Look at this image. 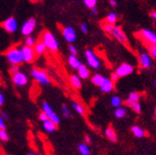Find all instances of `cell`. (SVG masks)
<instances>
[{"label":"cell","mask_w":156,"mask_h":155,"mask_svg":"<svg viewBox=\"0 0 156 155\" xmlns=\"http://www.w3.org/2000/svg\"><path fill=\"white\" fill-rule=\"evenodd\" d=\"M42 41L46 45V48L51 51H57L59 49V43L51 32H45L42 36Z\"/></svg>","instance_id":"6da1fadb"},{"label":"cell","mask_w":156,"mask_h":155,"mask_svg":"<svg viewBox=\"0 0 156 155\" xmlns=\"http://www.w3.org/2000/svg\"><path fill=\"white\" fill-rule=\"evenodd\" d=\"M6 58L12 65L19 66L23 62L21 50L18 48H15V47L11 48L6 52Z\"/></svg>","instance_id":"7a4b0ae2"},{"label":"cell","mask_w":156,"mask_h":155,"mask_svg":"<svg viewBox=\"0 0 156 155\" xmlns=\"http://www.w3.org/2000/svg\"><path fill=\"white\" fill-rule=\"evenodd\" d=\"M30 74H32L33 78L40 85H43V86H49V85L51 84V79H50L48 73L44 71H42V69H33Z\"/></svg>","instance_id":"3957f363"},{"label":"cell","mask_w":156,"mask_h":155,"mask_svg":"<svg viewBox=\"0 0 156 155\" xmlns=\"http://www.w3.org/2000/svg\"><path fill=\"white\" fill-rule=\"evenodd\" d=\"M85 57H86V60H87L88 65L91 69H98L100 68L101 62H100V60L97 57L96 54L93 52V51H91V50H86V51H85Z\"/></svg>","instance_id":"277c9868"},{"label":"cell","mask_w":156,"mask_h":155,"mask_svg":"<svg viewBox=\"0 0 156 155\" xmlns=\"http://www.w3.org/2000/svg\"><path fill=\"white\" fill-rule=\"evenodd\" d=\"M42 111L44 113H46V115L48 116V118L51 121H52L56 126L60 124V117H59L56 112H54V111L52 110V107L50 106V104L48 102H43L42 103Z\"/></svg>","instance_id":"5b68a950"},{"label":"cell","mask_w":156,"mask_h":155,"mask_svg":"<svg viewBox=\"0 0 156 155\" xmlns=\"http://www.w3.org/2000/svg\"><path fill=\"white\" fill-rule=\"evenodd\" d=\"M110 35H112L113 38H115L117 41L120 42L121 44H123L125 46L128 44V37H127L126 33H125L124 30L118 26H115V25L113 26Z\"/></svg>","instance_id":"8992f818"},{"label":"cell","mask_w":156,"mask_h":155,"mask_svg":"<svg viewBox=\"0 0 156 155\" xmlns=\"http://www.w3.org/2000/svg\"><path fill=\"white\" fill-rule=\"evenodd\" d=\"M20 50H21V53H22L23 62H26V63H32V62L34 61L36 54L34 52V48L27 47V46H23Z\"/></svg>","instance_id":"52a82bcc"},{"label":"cell","mask_w":156,"mask_h":155,"mask_svg":"<svg viewBox=\"0 0 156 155\" xmlns=\"http://www.w3.org/2000/svg\"><path fill=\"white\" fill-rule=\"evenodd\" d=\"M35 27H36V20L34 18H30L21 27V33L25 36H30L34 33Z\"/></svg>","instance_id":"ba28073f"},{"label":"cell","mask_w":156,"mask_h":155,"mask_svg":"<svg viewBox=\"0 0 156 155\" xmlns=\"http://www.w3.org/2000/svg\"><path fill=\"white\" fill-rule=\"evenodd\" d=\"M29 78L25 72H15L14 74H12V82L15 86L18 87H24L28 84Z\"/></svg>","instance_id":"9c48e42d"},{"label":"cell","mask_w":156,"mask_h":155,"mask_svg":"<svg viewBox=\"0 0 156 155\" xmlns=\"http://www.w3.org/2000/svg\"><path fill=\"white\" fill-rule=\"evenodd\" d=\"M132 72H133V67L128 63H122L115 71V73L117 74V76H118L119 78L128 76L131 74Z\"/></svg>","instance_id":"30bf717a"},{"label":"cell","mask_w":156,"mask_h":155,"mask_svg":"<svg viewBox=\"0 0 156 155\" xmlns=\"http://www.w3.org/2000/svg\"><path fill=\"white\" fill-rule=\"evenodd\" d=\"M3 28L6 32L10 33H13L16 32L18 29V22L14 17H9L4 21Z\"/></svg>","instance_id":"8fae6325"},{"label":"cell","mask_w":156,"mask_h":155,"mask_svg":"<svg viewBox=\"0 0 156 155\" xmlns=\"http://www.w3.org/2000/svg\"><path fill=\"white\" fill-rule=\"evenodd\" d=\"M140 36H141L147 43H149L150 46L156 45V33L151 32V30H147V29L142 30L141 32H140Z\"/></svg>","instance_id":"7c38bea8"},{"label":"cell","mask_w":156,"mask_h":155,"mask_svg":"<svg viewBox=\"0 0 156 155\" xmlns=\"http://www.w3.org/2000/svg\"><path fill=\"white\" fill-rule=\"evenodd\" d=\"M62 33L65 40L69 44H73L76 40V33L73 27H65L62 30Z\"/></svg>","instance_id":"4fadbf2b"},{"label":"cell","mask_w":156,"mask_h":155,"mask_svg":"<svg viewBox=\"0 0 156 155\" xmlns=\"http://www.w3.org/2000/svg\"><path fill=\"white\" fill-rule=\"evenodd\" d=\"M139 65L143 69H149L152 64V59L151 55L147 52H141L138 56Z\"/></svg>","instance_id":"5bb4252c"},{"label":"cell","mask_w":156,"mask_h":155,"mask_svg":"<svg viewBox=\"0 0 156 155\" xmlns=\"http://www.w3.org/2000/svg\"><path fill=\"white\" fill-rule=\"evenodd\" d=\"M100 90L104 93H110L112 92L114 89V83L111 80V78H107V77H104V80L102 82V84L100 85Z\"/></svg>","instance_id":"9a60e30c"},{"label":"cell","mask_w":156,"mask_h":155,"mask_svg":"<svg viewBox=\"0 0 156 155\" xmlns=\"http://www.w3.org/2000/svg\"><path fill=\"white\" fill-rule=\"evenodd\" d=\"M140 98H141V94H140L139 92L131 91L130 93L129 94L128 99L126 100V101H125V105H126V107H129L131 106V104L136 103V102H139Z\"/></svg>","instance_id":"2e32d148"},{"label":"cell","mask_w":156,"mask_h":155,"mask_svg":"<svg viewBox=\"0 0 156 155\" xmlns=\"http://www.w3.org/2000/svg\"><path fill=\"white\" fill-rule=\"evenodd\" d=\"M77 73H78V76L80 77V79H88L90 75V69L84 64H81V66L77 69Z\"/></svg>","instance_id":"e0dca14e"},{"label":"cell","mask_w":156,"mask_h":155,"mask_svg":"<svg viewBox=\"0 0 156 155\" xmlns=\"http://www.w3.org/2000/svg\"><path fill=\"white\" fill-rule=\"evenodd\" d=\"M68 63L72 69H77L81 66V62L80 60L77 58L76 55H73V54H69L68 57Z\"/></svg>","instance_id":"ac0fdd59"},{"label":"cell","mask_w":156,"mask_h":155,"mask_svg":"<svg viewBox=\"0 0 156 155\" xmlns=\"http://www.w3.org/2000/svg\"><path fill=\"white\" fill-rule=\"evenodd\" d=\"M105 135H106V137L110 140L111 142H113V143H115L116 141H117V134H116V132H115V130H114V129L112 128V127H108L107 129H106V130H105Z\"/></svg>","instance_id":"d6986e66"},{"label":"cell","mask_w":156,"mask_h":155,"mask_svg":"<svg viewBox=\"0 0 156 155\" xmlns=\"http://www.w3.org/2000/svg\"><path fill=\"white\" fill-rule=\"evenodd\" d=\"M69 84L73 89H80L82 87V82L80 77L78 75H71L69 76Z\"/></svg>","instance_id":"ffe728a7"},{"label":"cell","mask_w":156,"mask_h":155,"mask_svg":"<svg viewBox=\"0 0 156 155\" xmlns=\"http://www.w3.org/2000/svg\"><path fill=\"white\" fill-rule=\"evenodd\" d=\"M34 52L35 54H38V55H41V54H44L46 52V45L44 44L43 41H38L35 43L34 47Z\"/></svg>","instance_id":"44dd1931"},{"label":"cell","mask_w":156,"mask_h":155,"mask_svg":"<svg viewBox=\"0 0 156 155\" xmlns=\"http://www.w3.org/2000/svg\"><path fill=\"white\" fill-rule=\"evenodd\" d=\"M130 130H131L132 134H133L136 138H143L146 136V131L142 128H140L138 126H132Z\"/></svg>","instance_id":"7402d4cb"},{"label":"cell","mask_w":156,"mask_h":155,"mask_svg":"<svg viewBox=\"0 0 156 155\" xmlns=\"http://www.w3.org/2000/svg\"><path fill=\"white\" fill-rule=\"evenodd\" d=\"M56 127L57 126L55 125V124H54L52 121H51L50 119L43 122V128L46 131H48V132H53V131H55Z\"/></svg>","instance_id":"603a6c76"},{"label":"cell","mask_w":156,"mask_h":155,"mask_svg":"<svg viewBox=\"0 0 156 155\" xmlns=\"http://www.w3.org/2000/svg\"><path fill=\"white\" fill-rule=\"evenodd\" d=\"M127 113H128L127 108L124 107H119L115 108V111H114V116L117 119L125 118V117H126Z\"/></svg>","instance_id":"cb8c5ba5"},{"label":"cell","mask_w":156,"mask_h":155,"mask_svg":"<svg viewBox=\"0 0 156 155\" xmlns=\"http://www.w3.org/2000/svg\"><path fill=\"white\" fill-rule=\"evenodd\" d=\"M72 107H73V110H74L78 114H79V115H85L86 110H85V107H84L81 104H79V103L76 102V101H73Z\"/></svg>","instance_id":"d4e9b609"},{"label":"cell","mask_w":156,"mask_h":155,"mask_svg":"<svg viewBox=\"0 0 156 155\" xmlns=\"http://www.w3.org/2000/svg\"><path fill=\"white\" fill-rule=\"evenodd\" d=\"M103 80H104V76L99 74V73H95V74H93L91 76V82H92V84L95 85V86H97V87H100V85L102 84Z\"/></svg>","instance_id":"484cf974"},{"label":"cell","mask_w":156,"mask_h":155,"mask_svg":"<svg viewBox=\"0 0 156 155\" xmlns=\"http://www.w3.org/2000/svg\"><path fill=\"white\" fill-rule=\"evenodd\" d=\"M78 150H79L81 155H90V150L87 144L82 143L78 145Z\"/></svg>","instance_id":"4316f807"},{"label":"cell","mask_w":156,"mask_h":155,"mask_svg":"<svg viewBox=\"0 0 156 155\" xmlns=\"http://www.w3.org/2000/svg\"><path fill=\"white\" fill-rule=\"evenodd\" d=\"M122 103H123V101L119 96H112L111 99V105L115 108L121 107Z\"/></svg>","instance_id":"83f0119b"},{"label":"cell","mask_w":156,"mask_h":155,"mask_svg":"<svg viewBox=\"0 0 156 155\" xmlns=\"http://www.w3.org/2000/svg\"><path fill=\"white\" fill-rule=\"evenodd\" d=\"M106 21L108 24H111V25H114L116 21H117V15L114 12H111L108 14V16L106 18Z\"/></svg>","instance_id":"f1b7e54d"},{"label":"cell","mask_w":156,"mask_h":155,"mask_svg":"<svg viewBox=\"0 0 156 155\" xmlns=\"http://www.w3.org/2000/svg\"><path fill=\"white\" fill-rule=\"evenodd\" d=\"M35 43H36V41L34 39V37H33L32 35L26 37V39H25V46H27V47L33 48V47H34Z\"/></svg>","instance_id":"f546056e"},{"label":"cell","mask_w":156,"mask_h":155,"mask_svg":"<svg viewBox=\"0 0 156 155\" xmlns=\"http://www.w3.org/2000/svg\"><path fill=\"white\" fill-rule=\"evenodd\" d=\"M61 110H62V114H63V116L65 118H71L72 117V113H71V111H69V107L67 105H65V104L62 105Z\"/></svg>","instance_id":"4dcf8cb0"},{"label":"cell","mask_w":156,"mask_h":155,"mask_svg":"<svg viewBox=\"0 0 156 155\" xmlns=\"http://www.w3.org/2000/svg\"><path fill=\"white\" fill-rule=\"evenodd\" d=\"M132 111H133L134 112L136 113H141L142 111V106L141 104H140L139 102H136V103H133V104H131V106L129 107Z\"/></svg>","instance_id":"1f68e13d"},{"label":"cell","mask_w":156,"mask_h":155,"mask_svg":"<svg viewBox=\"0 0 156 155\" xmlns=\"http://www.w3.org/2000/svg\"><path fill=\"white\" fill-rule=\"evenodd\" d=\"M0 140L2 142H8L9 141V135L6 129H0Z\"/></svg>","instance_id":"d6a6232c"},{"label":"cell","mask_w":156,"mask_h":155,"mask_svg":"<svg viewBox=\"0 0 156 155\" xmlns=\"http://www.w3.org/2000/svg\"><path fill=\"white\" fill-rule=\"evenodd\" d=\"M84 4L90 9H91V8H94L96 6L97 0H84Z\"/></svg>","instance_id":"836d02e7"},{"label":"cell","mask_w":156,"mask_h":155,"mask_svg":"<svg viewBox=\"0 0 156 155\" xmlns=\"http://www.w3.org/2000/svg\"><path fill=\"white\" fill-rule=\"evenodd\" d=\"M149 51L151 58H156V45H151L149 47Z\"/></svg>","instance_id":"e575fe53"},{"label":"cell","mask_w":156,"mask_h":155,"mask_svg":"<svg viewBox=\"0 0 156 155\" xmlns=\"http://www.w3.org/2000/svg\"><path fill=\"white\" fill-rule=\"evenodd\" d=\"M113 26H114V25H111V24H108V23H105V24H103L102 28H103V30H104V32H105V33H107L110 34L111 32H112V28H113Z\"/></svg>","instance_id":"d590c367"},{"label":"cell","mask_w":156,"mask_h":155,"mask_svg":"<svg viewBox=\"0 0 156 155\" xmlns=\"http://www.w3.org/2000/svg\"><path fill=\"white\" fill-rule=\"evenodd\" d=\"M69 52H71V54H73V55H76L77 54V49L73 45L69 46Z\"/></svg>","instance_id":"8d00e7d4"},{"label":"cell","mask_w":156,"mask_h":155,"mask_svg":"<svg viewBox=\"0 0 156 155\" xmlns=\"http://www.w3.org/2000/svg\"><path fill=\"white\" fill-rule=\"evenodd\" d=\"M80 29H81V32L83 33H89V28H88L87 24H85V23H84V24H81Z\"/></svg>","instance_id":"74e56055"},{"label":"cell","mask_w":156,"mask_h":155,"mask_svg":"<svg viewBox=\"0 0 156 155\" xmlns=\"http://www.w3.org/2000/svg\"><path fill=\"white\" fill-rule=\"evenodd\" d=\"M10 72H11L12 74H14L15 72H19V68H18V66L12 65V67H11V69H10Z\"/></svg>","instance_id":"f35d334b"},{"label":"cell","mask_w":156,"mask_h":155,"mask_svg":"<svg viewBox=\"0 0 156 155\" xmlns=\"http://www.w3.org/2000/svg\"><path fill=\"white\" fill-rule=\"evenodd\" d=\"M39 119H40L42 122H45L46 120H48V116L46 115V113H44L43 111H41L40 113H39Z\"/></svg>","instance_id":"ab89813d"},{"label":"cell","mask_w":156,"mask_h":155,"mask_svg":"<svg viewBox=\"0 0 156 155\" xmlns=\"http://www.w3.org/2000/svg\"><path fill=\"white\" fill-rule=\"evenodd\" d=\"M0 116H1L4 121H8V119H9V115H8V113L5 111H2L0 112Z\"/></svg>","instance_id":"60d3db41"},{"label":"cell","mask_w":156,"mask_h":155,"mask_svg":"<svg viewBox=\"0 0 156 155\" xmlns=\"http://www.w3.org/2000/svg\"><path fill=\"white\" fill-rule=\"evenodd\" d=\"M119 79V77L117 76V74L115 73V72H113V73H112V75H111V80L114 83V82H116L117 80Z\"/></svg>","instance_id":"b9f144b4"},{"label":"cell","mask_w":156,"mask_h":155,"mask_svg":"<svg viewBox=\"0 0 156 155\" xmlns=\"http://www.w3.org/2000/svg\"><path fill=\"white\" fill-rule=\"evenodd\" d=\"M0 129H6V125H5V121L2 119V117L0 116Z\"/></svg>","instance_id":"7bdbcfd3"},{"label":"cell","mask_w":156,"mask_h":155,"mask_svg":"<svg viewBox=\"0 0 156 155\" xmlns=\"http://www.w3.org/2000/svg\"><path fill=\"white\" fill-rule=\"evenodd\" d=\"M4 102H5V98H4V95L1 93V92H0V107L3 106Z\"/></svg>","instance_id":"ee69618b"},{"label":"cell","mask_w":156,"mask_h":155,"mask_svg":"<svg viewBox=\"0 0 156 155\" xmlns=\"http://www.w3.org/2000/svg\"><path fill=\"white\" fill-rule=\"evenodd\" d=\"M108 4L112 7H116L117 6V1L116 0H108Z\"/></svg>","instance_id":"f6af8a7d"},{"label":"cell","mask_w":156,"mask_h":155,"mask_svg":"<svg viewBox=\"0 0 156 155\" xmlns=\"http://www.w3.org/2000/svg\"><path fill=\"white\" fill-rule=\"evenodd\" d=\"M85 142L87 144H90L91 143V138L89 135H86L85 136Z\"/></svg>","instance_id":"bcb514c9"},{"label":"cell","mask_w":156,"mask_h":155,"mask_svg":"<svg viewBox=\"0 0 156 155\" xmlns=\"http://www.w3.org/2000/svg\"><path fill=\"white\" fill-rule=\"evenodd\" d=\"M91 12L93 13V14H97L98 13V10H97V8L96 7H94V8H91Z\"/></svg>","instance_id":"7dc6e473"},{"label":"cell","mask_w":156,"mask_h":155,"mask_svg":"<svg viewBox=\"0 0 156 155\" xmlns=\"http://www.w3.org/2000/svg\"><path fill=\"white\" fill-rule=\"evenodd\" d=\"M151 17H152L153 19L156 20V12H153L151 13Z\"/></svg>","instance_id":"c3c4849f"},{"label":"cell","mask_w":156,"mask_h":155,"mask_svg":"<svg viewBox=\"0 0 156 155\" xmlns=\"http://www.w3.org/2000/svg\"><path fill=\"white\" fill-rule=\"evenodd\" d=\"M153 118L156 119V107L154 108V111H153Z\"/></svg>","instance_id":"681fc988"},{"label":"cell","mask_w":156,"mask_h":155,"mask_svg":"<svg viewBox=\"0 0 156 155\" xmlns=\"http://www.w3.org/2000/svg\"><path fill=\"white\" fill-rule=\"evenodd\" d=\"M27 155H36V154H34V153H33V152H30V153H28Z\"/></svg>","instance_id":"f907efd6"},{"label":"cell","mask_w":156,"mask_h":155,"mask_svg":"<svg viewBox=\"0 0 156 155\" xmlns=\"http://www.w3.org/2000/svg\"><path fill=\"white\" fill-rule=\"evenodd\" d=\"M153 85H154V86H156V79L154 80V82H153Z\"/></svg>","instance_id":"816d5d0a"},{"label":"cell","mask_w":156,"mask_h":155,"mask_svg":"<svg viewBox=\"0 0 156 155\" xmlns=\"http://www.w3.org/2000/svg\"><path fill=\"white\" fill-rule=\"evenodd\" d=\"M30 1H35V0H30Z\"/></svg>","instance_id":"f5cc1de1"},{"label":"cell","mask_w":156,"mask_h":155,"mask_svg":"<svg viewBox=\"0 0 156 155\" xmlns=\"http://www.w3.org/2000/svg\"><path fill=\"white\" fill-rule=\"evenodd\" d=\"M8 155H12V154H8Z\"/></svg>","instance_id":"db71d44e"}]
</instances>
